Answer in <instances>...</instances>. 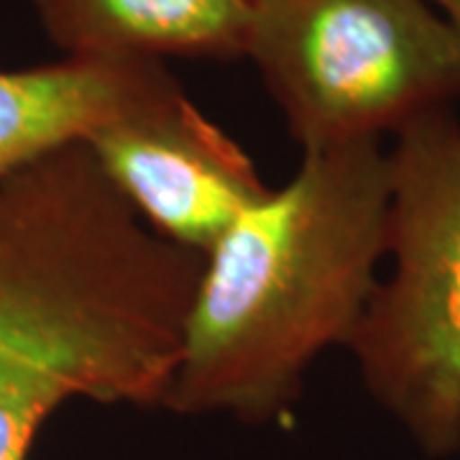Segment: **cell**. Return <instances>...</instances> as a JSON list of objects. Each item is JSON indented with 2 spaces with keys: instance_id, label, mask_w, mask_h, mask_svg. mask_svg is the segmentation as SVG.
<instances>
[{
  "instance_id": "obj_1",
  "label": "cell",
  "mask_w": 460,
  "mask_h": 460,
  "mask_svg": "<svg viewBox=\"0 0 460 460\" xmlns=\"http://www.w3.org/2000/svg\"><path fill=\"white\" fill-rule=\"evenodd\" d=\"M205 256L148 228L84 141L0 180V460L66 399L164 407Z\"/></svg>"
},
{
  "instance_id": "obj_2",
  "label": "cell",
  "mask_w": 460,
  "mask_h": 460,
  "mask_svg": "<svg viewBox=\"0 0 460 460\" xmlns=\"http://www.w3.org/2000/svg\"><path fill=\"white\" fill-rule=\"evenodd\" d=\"M389 159L381 141L302 154L289 184L205 256L164 410L269 422L313 361L350 345L386 259Z\"/></svg>"
},
{
  "instance_id": "obj_3",
  "label": "cell",
  "mask_w": 460,
  "mask_h": 460,
  "mask_svg": "<svg viewBox=\"0 0 460 460\" xmlns=\"http://www.w3.org/2000/svg\"><path fill=\"white\" fill-rule=\"evenodd\" d=\"M386 259L348 350L384 411L429 458L460 453V120L453 108L394 133Z\"/></svg>"
},
{
  "instance_id": "obj_4",
  "label": "cell",
  "mask_w": 460,
  "mask_h": 460,
  "mask_svg": "<svg viewBox=\"0 0 460 460\" xmlns=\"http://www.w3.org/2000/svg\"><path fill=\"white\" fill-rule=\"evenodd\" d=\"M243 59L302 154L381 141L460 98V33L428 0H251Z\"/></svg>"
},
{
  "instance_id": "obj_5",
  "label": "cell",
  "mask_w": 460,
  "mask_h": 460,
  "mask_svg": "<svg viewBox=\"0 0 460 460\" xmlns=\"http://www.w3.org/2000/svg\"><path fill=\"white\" fill-rule=\"evenodd\" d=\"M84 144L148 228L208 256L271 187L181 90L102 126Z\"/></svg>"
},
{
  "instance_id": "obj_6",
  "label": "cell",
  "mask_w": 460,
  "mask_h": 460,
  "mask_svg": "<svg viewBox=\"0 0 460 460\" xmlns=\"http://www.w3.org/2000/svg\"><path fill=\"white\" fill-rule=\"evenodd\" d=\"M180 90L162 62L62 59L0 72V180Z\"/></svg>"
},
{
  "instance_id": "obj_7",
  "label": "cell",
  "mask_w": 460,
  "mask_h": 460,
  "mask_svg": "<svg viewBox=\"0 0 460 460\" xmlns=\"http://www.w3.org/2000/svg\"><path fill=\"white\" fill-rule=\"evenodd\" d=\"M69 59H243L251 0H31Z\"/></svg>"
},
{
  "instance_id": "obj_8",
  "label": "cell",
  "mask_w": 460,
  "mask_h": 460,
  "mask_svg": "<svg viewBox=\"0 0 460 460\" xmlns=\"http://www.w3.org/2000/svg\"><path fill=\"white\" fill-rule=\"evenodd\" d=\"M428 3L460 33V0H428Z\"/></svg>"
}]
</instances>
